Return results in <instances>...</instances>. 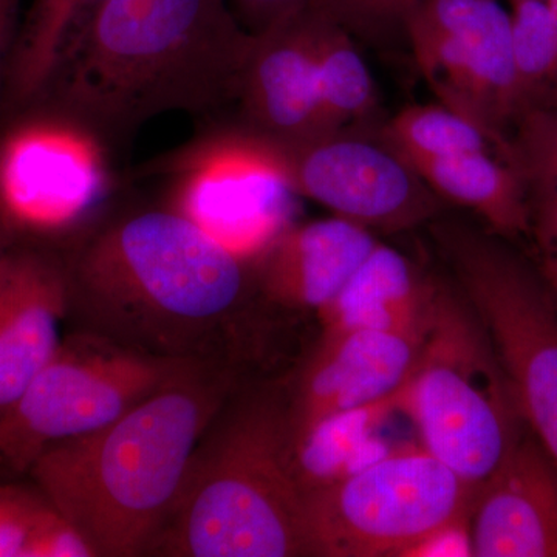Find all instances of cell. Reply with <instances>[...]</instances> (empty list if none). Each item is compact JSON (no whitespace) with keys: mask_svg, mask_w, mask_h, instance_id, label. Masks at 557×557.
Instances as JSON below:
<instances>
[{"mask_svg":"<svg viewBox=\"0 0 557 557\" xmlns=\"http://www.w3.org/2000/svg\"><path fill=\"white\" fill-rule=\"evenodd\" d=\"M437 278L398 249L380 244L336 298L318 311L321 335L351 330L412 332L429 327Z\"/></svg>","mask_w":557,"mask_h":557,"instance_id":"ac0fdd59","label":"cell"},{"mask_svg":"<svg viewBox=\"0 0 557 557\" xmlns=\"http://www.w3.org/2000/svg\"><path fill=\"white\" fill-rule=\"evenodd\" d=\"M498 157L518 172L528 194L557 193V109L519 115Z\"/></svg>","mask_w":557,"mask_h":557,"instance_id":"d4e9b609","label":"cell"},{"mask_svg":"<svg viewBox=\"0 0 557 557\" xmlns=\"http://www.w3.org/2000/svg\"><path fill=\"white\" fill-rule=\"evenodd\" d=\"M471 518V516H469ZM469 518L440 528L408 553L409 557H469L472 556Z\"/></svg>","mask_w":557,"mask_h":557,"instance_id":"f1b7e54d","label":"cell"},{"mask_svg":"<svg viewBox=\"0 0 557 557\" xmlns=\"http://www.w3.org/2000/svg\"><path fill=\"white\" fill-rule=\"evenodd\" d=\"M379 244L372 231L336 215L289 223L256 260L260 296L273 310L318 313Z\"/></svg>","mask_w":557,"mask_h":557,"instance_id":"e0dca14e","label":"cell"},{"mask_svg":"<svg viewBox=\"0 0 557 557\" xmlns=\"http://www.w3.org/2000/svg\"><path fill=\"white\" fill-rule=\"evenodd\" d=\"M146 556H309L288 380L245 379L208 424Z\"/></svg>","mask_w":557,"mask_h":557,"instance_id":"277c9868","label":"cell"},{"mask_svg":"<svg viewBox=\"0 0 557 557\" xmlns=\"http://www.w3.org/2000/svg\"><path fill=\"white\" fill-rule=\"evenodd\" d=\"M108 0H35L9 60V90L25 104L49 94L73 47Z\"/></svg>","mask_w":557,"mask_h":557,"instance_id":"ffe728a7","label":"cell"},{"mask_svg":"<svg viewBox=\"0 0 557 557\" xmlns=\"http://www.w3.org/2000/svg\"><path fill=\"white\" fill-rule=\"evenodd\" d=\"M109 190L102 139L72 119L17 132L0 156L3 205L35 230L81 236L98 222Z\"/></svg>","mask_w":557,"mask_h":557,"instance_id":"8fae6325","label":"cell"},{"mask_svg":"<svg viewBox=\"0 0 557 557\" xmlns=\"http://www.w3.org/2000/svg\"><path fill=\"white\" fill-rule=\"evenodd\" d=\"M73 329L150 357L248 376L267 313L256 260L174 208L98 220L65 256Z\"/></svg>","mask_w":557,"mask_h":557,"instance_id":"6da1fadb","label":"cell"},{"mask_svg":"<svg viewBox=\"0 0 557 557\" xmlns=\"http://www.w3.org/2000/svg\"><path fill=\"white\" fill-rule=\"evenodd\" d=\"M69 313L65 259L30 247L0 248V413L60 347Z\"/></svg>","mask_w":557,"mask_h":557,"instance_id":"9a60e30c","label":"cell"},{"mask_svg":"<svg viewBox=\"0 0 557 557\" xmlns=\"http://www.w3.org/2000/svg\"><path fill=\"white\" fill-rule=\"evenodd\" d=\"M509 3L516 119L528 110L557 109V30L547 2L512 0Z\"/></svg>","mask_w":557,"mask_h":557,"instance_id":"603a6c76","label":"cell"},{"mask_svg":"<svg viewBox=\"0 0 557 557\" xmlns=\"http://www.w3.org/2000/svg\"><path fill=\"white\" fill-rule=\"evenodd\" d=\"M245 379L233 369L189 366L112 423L49 446L27 475L95 557L146 556L197 443Z\"/></svg>","mask_w":557,"mask_h":557,"instance_id":"3957f363","label":"cell"},{"mask_svg":"<svg viewBox=\"0 0 557 557\" xmlns=\"http://www.w3.org/2000/svg\"><path fill=\"white\" fill-rule=\"evenodd\" d=\"M228 3L245 30L262 35L306 9L307 0H228Z\"/></svg>","mask_w":557,"mask_h":557,"instance_id":"83f0119b","label":"cell"},{"mask_svg":"<svg viewBox=\"0 0 557 557\" xmlns=\"http://www.w3.org/2000/svg\"><path fill=\"white\" fill-rule=\"evenodd\" d=\"M20 5L21 0H0V72L9 64V51L16 40Z\"/></svg>","mask_w":557,"mask_h":557,"instance_id":"f546056e","label":"cell"},{"mask_svg":"<svg viewBox=\"0 0 557 557\" xmlns=\"http://www.w3.org/2000/svg\"><path fill=\"white\" fill-rule=\"evenodd\" d=\"M381 137L409 163L493 150V141L467 116L443 102L413 104L383 121Z\"/></svg>","mask_w":557,"mask_h":557,"instance_id":"cb8c5ba5","label":"cell"},{"mask_svg":"<svg viewBox=\"0 0 557 557\" xmlns=\"http://www.w3.org/2000/svg\"><path fill=\"white\" fill-rule=\"evenodd\" d=\"M401 392L376 405L322 421L293 443L296 475L304 493L343 479L387 453L379 432L392 413L399 412Z\"/></svg>","mask_w":557,"mask_h":557,"instance_id":"44dd1931","label":"cell"},{"mask_svg":"<svg viewBox=\"0 0 557 557\" xmlns=\"http://www.w3.org/2000/svg\"><path fill=\"white\" fill-rule=\"evenodd\" d=\"M54 511L38 486L0 483V557H27L33 537Z\"/></svg>","mask_w":557,"mask_h":557,"instance_id":"4316f807","label":"cell"},{"mask_svg":"<svg viewBox=\"0 0 557 557\" xmlns=\"http://www.w3.org/2000/svg\"><path fill=\"white\" fill-rule=\"evenodd\" d=\"M536 263L542 277L547 282L549 289L555 293L557 299V251L548 255L536 256Z\"/></svg>","mask_w":557,"mask_h":557,"instance_id":"4dcf8cb0","label":"cell"},{"mask_svg":"<svg viewBox=\"0 0 557 557\" xmlns=\"http://www.w3.org/2000/svg\"><path fill=\"white\" fill-rule=\"evenodd\" d=\"M474 500V491L423 446L387 450L304 493L309 556H406L434 531L469 518Z\"/></svg>","mask_w":557,"mask_h":557,"instance_id":"52a82bcc","label":"cell"},{"mask_svg":"<svg viewBox=\"0 0 557 557\" xmlns=\"http://www.w3.org/2000/svg\"><path fill=\"white\" fill-rule=\"evenodd\" d=\"M420 0H307L306 9L338 25L357 42L394 47L408 42V25Z\"/></svg>","mask_w":557,"mask_h":557,"instance_id":"484cf974","label":"cell"},{"mask_svg":"<svg viewBox=\"0 0 557 557\" xmlns=\"http://www.w3.org/2000/svg\"><path fill=\"white\" fill-rule=\"evenodd\" d=\"M3 245H5V240H3L2 231H0V248H2Z\"/></svg>","mask_w":557,"mask_h":557,"instance_id":"d6a6232c","label":"cell"},{"mask_svg":"<svg viewBox=\"0 0 557 557\" xmlns=\"http://www.w3.org/2000/svg\"><path fill=\"white\" fill-rule=\"evenodd\" d=\"M189 366L70 330L46 368L0 413V469L28 474L49 446L112 423Z\"/></svg>","mask_w":557,"mask_h":557,"instance_id":"ba28073f","label":"cell"},{"mask_svg":"<svg viewBox=\"0 0 557 557\" xmlns=\"http://www.w3.org/2000/svg\"><path fill=\"white\" fill-rule=\"evenodd\" d=\"M548 5L549 13H552L553 21H555L557 30V0H545Z\"/></svg>","mask_w":557,"mask_h":557,"instance_id":"1f68e13d","label":"cell"},{"mask_svg":"<svg viewBox=\"0 0 557 557\" xmlns=\"http://www.w3.org/2000/svg\"><path fill=\"white\" fill-rule=\"evenodd\" d=\"M252 44L228 0H108L50 90L67 119L123 137L168 112L236 101Z\"/></svg>","mask_w":557,"mask_h":557,"instance_id":"7a4b0ae2","label":"cell"},{"mask_svg":"<svg viewBox=\"0 0 557 557\" xmlns=\"http://www.w3.org/2000/svg\"><path fill=\"white\" fill-rule=\"evenodd\" d=\"M509 2H512V0H509Z\"/></svg>","mask_w":557,"mask_h":557,"instance_id":"836d02e7","label":"cell"},{"mask_svg":"<svg viewBox=\"0 0 557 557\" xmlns=\"http://www.w3.org/2000/svg\"><path fill=\"white\" fill-rule=\"evenodd\" d=\"M399 412L416 424L421 446L475 497L527 431L478 314L460 292L440 281L423 351L401 391Z\"/></svg>","mask_w":557,"mask_h":557,"instance_id":"5b68a950","label":"cell"},{"mask_svg":"<svg viewBox=\"0 0 557 557\" xmlns=\"http://www.w3.org/2000/svg\"><path fill=\"white\" fill-rule=\"evenodd\" d=\"M321 25L318 14L304 9L255 35L236 95L247 121L245 131L278 145L321 137L317 91Z\"/></svg>","mask_w":557,"mask_h":557,"instance_id":"5bb4252c","label":"cell"},{"mask_svg":"<svg viewBox=\"0 0 557 557\" xmlns=\"http://www.w3.org/2000/svg\"><path fill=\"white\" fill-rule=\"evenodd\" d=\"M168 164L175 172L168 207L242 258L258 260L289 225L296 196L270 139L245 129L222 132Z\"/></svg>","mask_w":557,"mask_h":557,"instance_id":"9c48e42d","label":"cell"},{"mask_svg":"<svg viewBox=\"0 0 557 557\" xmlns=\"http://www.w3.org/2000/svg\"><path fill=\"white\" fill-rule=\"evenodd\" d=\"M432 240L478 314L528 431L557 471V299L534 260L491 230L445 218Z\"/></svg>","mask_w":557,"mask_h":557,"instance_id":"8992f818","label":"cell"},{"mask_svg":"<svg viewBox=\"0 0 557 557\" xmlns=\"http://www.w3.org/2000/svg\"><path fill=\"white\" fill-rule=\"evenodd\" d=\"M381 127V126H380ZM375 129H350L278 145L295 196L370 231L398 233L442 215L448 205Z\"/></svg>","mask_w":557,"mask_h":557,"instance_id":"30bf717a","label":"cell"},{"mask_svg":"<svg viewBox=\"0 0 557 557\" xmlns=\"http://www.w3.org/2000/svg\"><path fill=\"white\" fill-rule=\"evenodd\" d=\"M409 47L438 101L478 124L498 153L518 113L511 11L480 0L442 35Z\"/></svg>","mask_w":557,"mask_h":557,"instance_id":"7c38bea8","label":"cell"},{"mask_svg":"<svg viewBox=\"0 0 557 557\" xmlns=\"http://www.w3.org/2000/svg\"><path fill=\"white\" fill-rule=\"evenodd\" d=\"M446 205L471 209L509 242L531 236L530 194L518 172L493 150L410 163Z\"/></svg>","mask_w":557,"mask_h":557,"instance_id":"d6986e66","label":"cell"},{"mask_svg":"<svg viewBox=\"0 0 557 557\" xmlns=\"http://www.w3.org/2000/svg\"><path fill=\"white\" fill-rule=\"evenodd\" d=\"M321 20L317 53L321 137L341 131L380 127L383 121L379 116V91L357 40L338 25Z\"/></svg>","mask_w":557,"mask_h":557,"instance_id":"7402d4cb","label":"cell"},{"mask_svg":"<svg viewBox=\"0 0 557 557\" xmlns=\"http://www.w3.org/2000/svg\"><path fill=\"white\" fill-rule=\"evenodd\" d=\"M428 330L368 329L319 336L313 354L288 380L292 443L329 418L399 394L416 372Z\"/></svg>","mask_w":557,"mask_h":557,"instance_id":"4fadbf2b","label":"cell"},{"mask_svg":"<svg viewBox=\"0 0 557 557\" xmlns=\"http://www.w3.org/2000/svg\"><path fill=\"white\" fill-rule=\"evenodd\" d=\"M472 556L557 557V471L525 431L472 505Z\"/></svg>","mask_w":557,"mask_h":557,"instance_id":"2e32d148","label":"cell"}]
</instances>
